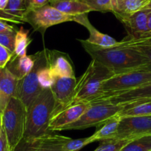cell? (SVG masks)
Listing matches in <instances>:
<instances>
[{
	"mask_svg": "<svg viewBox=\"0 0 151 151\" xmlns=\"http://www.w3.org/2000/svg\"><path fill=\"white\" fill-rule=\"evenodd\" d=\"M150 82H151V71L150 70H137L114 75L103 83L102 93L92 103L138 88Z\"/></svg>",
	"mask_w": 151,
	"mask_h": 151,
	"instance_id": "cell-5",
	"label": "cell"
},
{
	"mask_svg": "<svg viewBox=\"0 0 151 151\" xmlns=\"http://www.w3.org/2000/svg\"><path fill=\"white\" fill-rule=\"evenodd\" d=\"M26 12L24 0H9L7 6L4 10H0V18L7 20L22 23Z\"/></svg>",
	"mask_w": 151,
	"mask_h": 151,
	"instance_id": "cell-21",
	"label": "cell"
},
{
	"mask_svg": "<svg viewBox=\"0 0 151 151\" xmlns=\"http://www.w3.org/2000/svg\"><path fill=\"white\" fill-rule=\"evenodd\" d=\"M35 62L34 68L27 76L19 79L15 97L22 101L24 105L29 107L44 89L38 81V71L44 64L47 62L45 50L35 54Z\"/></svg>",
	"mask_w": 151,
	"mask_h": 151,
	"instance_id": "cell-8",
	"label": "cell"
},
{
	"mask_svg": "<svg viewBox=\"0 0 151 151\" xmlns=\"http://www.w3.org/2000/svg\"><path fill=\"white\" fill-rule=\"evenodd\" d=\"M47 63L55 77H75L69 55L58 50H45Z\"/></svg>",
	"mask_w": 151,
	"mask_h": 151,
	"instance_id": "cell-13",
	"label": "cell"
},
{
	"mask_svg": "<svg viewBox=\"0 0 151 151\" xmlns=\"http://www.w3.org/2000/svg\"><path fill=\"white\" fill-rule=\"evenodd\" d=\"M38 139H29L23 138L16 145L13 151H35L38 143Z\"/></svg>",
	"mask_w": 151,
	"mask_h": 151,
	"instance_id": "cell-32",
	"label": "cell"
},
{
	"mask_svg": "<svg viewBox=\"0 0 151 151\" xmlns=\"http://www.w3.org/2000/svg\"><path fill=\"white\" fill-rule=\"evenodd\" d=\"M16 34V31L15 30L0 33V44L8 49L13 53L15 50Z\"/></svg>",
	"mask_w": 151,
	"mask_h": 151,
	"instance_id": "cell-31",
	"label": "cell"
},
{
	"mask_svg": "<svg viewBox=\"0 0 151 151\" xmlns=\"http://www.w3.org/2000/svg\"><path fill=\"white\" fill-rule=\"evenodd\" d=\"M77 81L76 77H56L51 87L55 100L53 115L72 105Z\"/></svg>",
	"mask_w": 151,
	"mask_h": 151,
	"instance_id": "cell-10",
	"label": "cell"
},
{
	"mask_svg": "<svg viewBox=\"0 0 151 151\" xmlns=\"http://www.w3.org/2000/svg\"><path fill=\"white\" fill-rule=\"evenodd\" d=\"M121 117L116 114L111 117L97 126V129L95 133L91 135V138L92 142L103 141L106 139H112L116 136L118 126L120 121Z\"/></svg>",
	"mask_w": 151,
	"mask_h": 151,
	"instance_id": "cell-19",
	"label": "cell"
},
{
	"mask_svg": "<svg viewBox=\"0 0 151 151\" xmlns=\"http://www.w3.org/2000/svg\"><path fill=\"white\" fill-rule=\"evenodd\" d=\"M27 113V107L16 97L10 98L3 112L2 127L11 151L24 138Z\"/></svg>",
	"mask_w": 151,
	"mask_h": 151,
	"instance_id": "cell-4",
	"label": "cell"
},
{
	"mask_svg": "<svg viewBox=\"0 0 151 151\" xmlns=\"http://www.w3.org/2000/svg\"><path fill=\"white\" fill-rule=\"evenodd\" d=\"M83 26L86 27L89 32V37L86 40L88 42L94 44V45L99 46L100 47L109 48V47H114L119 44V41H116L113 37L110 36L108 34L103 33L97 30L91 23L88 19V16L84 19L81 23Z\"/></svg>",
	"mask_w": 151,
	"mask_h": 151,
	"instance_id": "cell-17",
	"label": "cell"
},
{
	"mask_svg": "<svg viewBox=\"0 0 151 151\" xmlns=\"http://www.w3.org/2000/svg\"><path fill=\"white\" fill-rule=\"evenodd\" d=\"M2 115L0 114V135H1V130H2Z\"/></svg>",
	"mask_w": 151,
	"mask_h": 151,
	"instance_id": "cell-42",
	"label": "cell"
},
{
	"mask_svg": "<svg viewBox=\"0 0 151 151\" xmlns=\"http://www.w3.org/2000/svg\"><path fill=\"white\" fill-rule=\"evenodd\" d=\"M13 53L7 48L0 44V68H4L10 61Z\"/></svg>",
	"mask_w": 151,
	"mask_h": 151,
	"instance_id": "cell-34",
	"label": "cell"
},
{
	"mask_svg": "<svg viewBox=\"0 0 151 151\" xmlns=\"http://www.w3.org/2000/svg\"><path fill=\"white\" fill-rule=\"evenodd\" d=\"M132 140L125 139H112L101 141L100 144L94 151H121Z\"/></svg>",
	"mask_w": 151,
	"mask_h": 151,
	"instance_id": "cell-24",
	"label": "cell"
},
{
	"mask_svg": "<svg viewBox=\"0 0 151 151\" xmlns=\"http://www.w3.org/2000/svg\"><path fill=\"white\" fill-rule=\"evenodd\" d=\"M150 151H151V150H150Z\"/></svg>",
	"mask_w": 151,
	"mask_h": 151,
	"instance_id": "cell-44",
	"label": "cell"
},
{
	"mask_svg": "<svg viewBox=\"0 0 151 151\" xmlns=\"http://www.w3.org/2000/svg\"><path fill=\"white\" fill-rule=\"evenodd\" d=\"M24 3L27 12L47 5L50 3V0H24Z\"/></svg>",
	"mask_w": 151,
	"mask_h": 151,
	"instance_id": "cell-33",
	"label": "cell"
},
{
	"mask_svg": "<svg viewBox=\"0 0 151 151\" xmlns=\"http://www.w3.org/2000/svg\"><path fill=\"white\" fill-rule=\"evenodd\" d=\"M123 41L126 44H131V43L134 42H149V41H151V31L145 33L139 38H132L128 36V38H125Z\"/></svg>",
	"mask_w": 151,
	"mask_h": 151,
	"instance_id": "cell-35",
	"label": "cell"
},
{
	"mask_svg": "<svg viewBox=\"0 0 151 151\" xmlns=\"http://www.w3.org/2000/svg\"><path fill=\"white\" fill-rule=\"evenodd\" d=\"M144 9H151V0L150 1V2L147 4V5L146 6ZM144 9H143V10H144Z\"/></svg>",
	"mask_w": 151,
	"mask_h": 151,
	"instance_id": "cell-43",
	"label": "cell"
},
{
	"mask_svg": "<svg viewBox=\"0 0 151 151\" xmlns=\"http://www.w3.org/2000/svg\"><path fill=\"white\" fill-rule=\"evenodd\" d=\"M83 3L89 6L93 11L112 12L114 9L112 6L111 0H81Z\"/></svg>",
	"mask_w": 151,
	"mask_h": 151,
	"instance_id": "cell-30",
	"label": "cell"
},
{
	"mask_svg": "<svg viewBox=\"0 0 151 151\" xmlns=\"http://www.w3.org/2000/svg\"><path fill=\"white\" fill-rule=\"evenodd\" d=\"M122 44L125 46L133 47L136 50L141 53L147 60V65L142 70L151 71V41L149 42H134L131 44H126L123 41H121Z\"/></svg>",
	"mask_w": 151,
	"mask_h": 151,
	"instance_id": "cell-27",
	"label": "cell"
},
{
	"mask_svg": "<svg viewBox=\"0 0 151 151\" xmlns=\"http://www.w3.org/2000/svg\"><path fill=\"white\" fill-rule=\"evenodd\" d=\"M79 41L92 59L104 65L114 75L142 70L147 65V60L141 53L133 47L123 45L121 41L109 48L94 45L86 40L79 39Z\"/></svg>",
	"mask_w": 151,
	"mask_h": 151,
	"instance_id": "cell-1",
	"label": "cell"
},
{
	"mask_svg": "<svg viewBox=\"0 0 151 151\" xmlns=\"http://www.w3.org/2000/svg\"><path fill=\"white\" fill-rule=\"evenodd\" d=\"M142 99H151V82L138 88L119 93L105 99L106 102L117 105H122L133 101Z\"/></svg>",
	"mask_w": 151,
	"mask_h": 151,
	"instance_id": "cell-14",
	"label": "cell"
},
{
	"mask_svg": "<svg viewBox=\"0 0 151 151\" xmlns=\"http://www.w3.org/2000/svg\"><path fill=\"white\" fill-rule=\"evenodd\" d=\"M151 135L142 136L130 142L121 151H150Z\"/></svg>",
	"mask_w": 151,
	"mask_h": 151,
	"instance_id": "cell-26",
	"label": "cell"
},
{
	"mask_svg": "<svg viewBox=\"0 0 151 151\" xmlns=\"http://www.w3.org/2000/svg\"><path fill=\"white\" fill-rule=\"evenodd\" d=\"M90 106V103L79 102L71 105L52 115L50 122V132L60 131L62 128L78 119Z\"/></svg>",
	"mask_w": 151,
	"mask_h": 151,
	"instance_id": "cell-11",
	"label": "cell"
},
{
	"mask_svg": "<svg viewBox=\"0 0 151 151\" xmlns=\"http://www.w3.org/2000/svg\"><path fill=\"white\" fill-rule=\"evenodd\" d=\"M19 79L7 67L0 68V92L7 99L15 97Z\"/></svg>",
	"mask_w": 151,
	"mask_h": 151,
	"instance_id": "cell-20",
	"label": "cell"
},
{
	"mask_svg": "<svg viewBox=\"0 0 151 151\" xmlns=\"http://www.w3.org/2000/svg\"><path fill=\"white\" fill-rule=\"evenodd\" d=\"M150 31H151V12L147 19V32H150Z\"/></svg>",
	"mask_w": 151,
	"mask_h": 151,
	"instance_id": "cell-41",
	"label": "cell"
},
{
	"mask_svg": "<svg viewBox=\"0 0 151 151\" xmlns=\"http://www.w3.org/2000/svg\"><path fill=\"white\" fill-rule=\"evenodd\" d=\"M151 9L139 10L132 14H115L116 17L125 25L132 38H139L147 32V19Z\"/></svg>",
	"mask_w": 151,
	"mask_h": 151,
	"instance_id": "cell-12",
	"label": "cell"
},
{
	"mask_svg": "<svg viewBox=\"0 0 151 151\" xmlns=\"http://www.w3.org/2000/svg\"><path fill=\"white\" fill-rule=\"evenodd\" d=\"M55 107V100L51 88L44 89L27 108L24 138L39 139L51 133L49 126Z\"/></svg>",
	"mask_w": 151,
	"mask_h": 151,
	"instance_id": "cell-2",
	"label": "cell"
},
{
	"mask_svg": "<svg viewBox=\"0 0 151 151\" xmlns=\"http://www.w3.org/2000/svg\"><path fill=\"white\" fill-rule=\"evenodd\" d=\"M9 0H0V10H4L7 6Z\"/></svg>",
	"mask_w": 151,
	"mask_h": 151,
	"instance_id": "cell-40",
	"label": "cell"
},
{
	"mask_svg": "<svg viewBox=\"0 0 151 151\" xmlns=\"http://www.w3.org/2000/svg\"><path fill=\"white\" fill-rule=\"evenodd\" d=\"M92 142L91 136L77 139H72L69 138L63 144V151H79L83 147Z\"/></svg>",
	"mask_w": 151,
	"mask_h": 151,
	"instance_id": "cell-29",
	"label": "cell"
},
{
	"mask_svg": "<svg viewBox=\"0 0 151 151\" xmlns=\"http://www.w3.org/2000/svg\"><path fill=\"white\" fill-rule=\"evenodd\" d=\"M56 77L54 76L50 70L47 62L42 65L38 71V81L40 85L43 89L51 88L52 84H54Z\"/></svg>",
	"mask_w": 151,
	"mask_h": 151,
	"instance_id": "cell-28",
	"label": "cell"
},
{
	"mask_svg": "<svg viewBox=\"0 0 151 151\" xmlns=\"http://www.w3.org/2000/svg\"><path fill=\"white\" fill-rule=\"evenodd\" d=\"M150 0H125L117 12L114 14L129 15L143 10Z\"/></svg>",
	"mask_w": 151,
	"mask_h": 151,
	"instance_id": "cell-25",
	"label": "cell"
},
{
	"mask_svg": "<svg viewBox=\"0 0 151 151\" xmlns=\"http://www.w3.org/2000/svg\"><path fill=\"white\" fill-rule=\"evenodd\" d=\"M32 39L29 36V30H25L22 27L16 31L13 56H23L27 55V49Z\"/></svg>",
	"mask_w": 151,
	"mask_h": 151,
	"instance_id": "cell-23",
	"label": "cell"
},
{
	"mask_svg": "<svg viewBox=\"0 0 151 151\" xmlns=\"http://www.w3.org/2000/svg\"><path fill=\"white\" fill-rule=\"evenodd\" d=\"M0 151H11L5 132L3 128L1 130V135H0Z\"/></svg>",
	"mask_w": 151,
	"mask_h": 151,
	"instance_id": "cell-36",
	"label": "cell"
},
{
	"mask_svg": "<svg viewBox=\"0 0 151 151\" xmlns=\"http://www.w3.org/2000/svg\"><path fill=\"white\" fill-rule=\"evenodd\" d=\"M69 137L50 133L39 138L35 151H63V146Z\"/></svg>",
	"mask_w": 151,
	"mask_h": 151,
	"instance_id": "cell-22",
	"label": "cell"
},
{
	"mask_svg": "<svg viewBox=\"0 0 151 151\" xmlns=\"http://www.w3.org/2000/svg\"><path fill=\"white\" fill-rule=\"evenodd\" d=\"M13 30H14L13 26L9 25L8 24H7L6 22H4V21L0 19V33H1L9 32V31H13Z\"/></svg>",
	"mask_w": 151,
	"mask_h": 151,
	"instance_id": "cell-37",
	"label": "cell"
},
{
	"mask_svg": "<svg viewBox=\"0 0 151 151\" xmlns=\"http://www.w3.org/2000/svg\"><path fill=\"white\" fill-rule=\"evenodd\" d=\"M125 0H111V3H112V6H113V9L114 11L113 13H116L119 10V9L120 8L121 5L123 4V2L125 1Z\"/></svg>",
	"mask_w": 151,
	"mask_h": 151,
	"instance_id": "cell-39",
	"label": "cell"
},
{
	"mask_svg": "<svg viewBox=\"0 0 151 151\" xmlns=\"http://www.w3.org/2000/svg\"><path fill=\"white\" fill-rule=\"evenodd\" d=\"M49 4L63 13L72 16L86 14L92 9L81 0H50Z\"/></svg>",
	"mask_w": 151,
	"mask_h": 151,
	"instance_id": "cell-15",
	"label": "cell"
},
{
	"mask_svg": "<svg viewBox=\"0 0 151 151\" xmlns=\"http://www.w3.org/2000/svg\"><path fill=\"white\" fill-rule=\"evenodd\" d=\"M77 16L63 13L50 4L35 10L27 11L22 19V22L29 23L35 31L44 35L49 28L66 22H75Z\"/></svg>",
	"mask_w": 151,
	"mask_h": 151,
	"instance_id": "cell-7",
	"label": "cell"
},
{
	"mask_svg": "<svg viewBox=\"0 0 151 151\" xmlns=\"http://www.w3.org/2000/svg\"><path fill=\"white\" fill-rule=\"evenodd\" d=\"M35 55H25L23 56H13L9 64L6 67L19 79H21L32 70L35 65Z\"/></svg>",
	"mask_w": 151,
	"mask_h": 151,
	"instance_id": "cell-16",
	"label": "cell"
},
{
	"mask_svg": "<svg viewBox=\"0 0 151 151\" xmlns=\"http://www.w3.org/2000/svg\"><path fill=\"white\" fill-rule=\"evenodd\" d=\"M151 135V115L121 117L114 138L134 139Z\"/></svg>",
	"mask_w": 151,
	"mask_h": 151,
	"instance_id": "cell-9",
	"label": "cell"
},
{
	"mask_svg": "<svg viewBox=\"0 0 151 151\" xmlns=\"http://www.w3.org/2000/svg\"><path fill=\"white\" fill-rule=\"evenodd\" d=\"M120 117L151 115V99H142L122 105L117 113Z\"/></svg>",
	"mask_w": 151,
	"mask_h": 151,
	"instance_id": "cell-18",
	"label": "cell"
},
{
	"mask_svg": "<svg viewBox=\"0 0 151 151\" xmlns=\"http://www.w3.org/2000/svg\"><path fill=\"white\" fill-rule=\"evenodd\" d=\"M9 101H10V99H7L0 92V114H1V115H2L3 112H4V109H5Z\"/></svg>",
	"mask_w": 151,
	"mask_h": 151,
	"instance_id": "cell-38",
	"label": "cell"
},
{
	"mask_svg": "<svg viewBox=\"0 0 151 151\" xmlns=\"http://www.w3.org/2000/svg\"><path fill=\"white\" fill-rule=\"evenodd\" d=\"M122 105H117L106 101L90 103L87 110L75 122L65 126L60 130H84L91 127H97L121 110Z\"/></svg>",
	"mask_w": 151,
	"mask_h": 151,
	"instance_id": "cell-6",
	"label": "cell"
},
{
	"mask_svg": "<svg viewBox=\"0 0 151 151\" xmlns=\"http://www.w3.org/2000/svg\"><path fill=\"white\" fill-rule=\"evenodd\" d=\"M113 76L114 73L110 70L92 59L86 70L78 78L72 105L79 102L92 103L102 93L103 83Z\"/></svg>",
	"mask_w": 151,
	"mask_h": 151,
	"instance_id": "cell-3",
	"label": "cell"
}]
</instances>
